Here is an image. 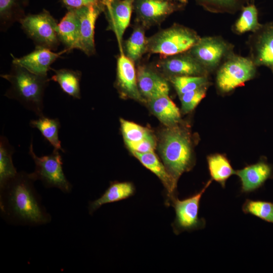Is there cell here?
Segmentation results:
<instances>
[{
    "mask_svg": "<svg viewBox=\"0 0 273 273\" xmlns=\"http://www.w3.org/2000/svg\"><path fill=\"white\" fill-rule=\"evenodd\" d=\"M31 173L21 171L0 187V210L3 219L10 224L37 226L52 219L41 202Z\"/></svg>",
    "mask_w": 273,
    "mask_h": 273,
    "instance_id": "6da1fadb",
    "label": "cell"
},
{
    "mask_svg": "<svg viewBox=\"0 0 273 273\" xmlns=\"http://www.w3.org/2000/svg\"><path fill=\"white\" fill-rule=\"evenodd\" d=\"M1 76L10 83L5 94L6 97L17 101L38 117L44 115V92L51 80L48 76L33 73L12 63L9 73L1 74Z\"/></svg>",
    "mask_w": 273,
    "mask_h": 273,
    "instance_id": "7a4b0ae2",
    "label": "cell"
},
{
    "mask_svg": "<svg viewBox=\"0 0 273 273\" xmlns=\"http://www.w3.org/2000/svg\"><path fill=\"white\" fill-rule=\"evenodd\" d=\"M159 149L166 169L177 183L181 174L193 165L189 136L176 126L169 127L162 134Z\"/></svg>",
    "mask_w": 273,
    "mask_h": 273,
    "instance_id": "3957f363",
    "label": "cell"
},
{
    "mask_svg": "<svg viewBox=\"0 0 273 273\" xmlns=\"http://www.w3.org/2000/svg\"><path fill=\"white\" fill-rule=\"evenodd\" d=\"M200 37L193 30L175 24L147 38V53L169 56L189 51Z\"/></svg>",
    "mask_w": 273,
    "mask_h": 273,
    "instance_id": "277c9868",
    "label": "cell"
},
{
    "mask_svg": "<svg viewBox=\"0 0 273 273\" xmlns=\"http://www.w3.org/2000/svg\"><path fill=\"white\" fill-rule=\"evenodd\" d=\"M29 154L35 164V170L31 174L35 180H40L47 188H56L65 194L71 192L72 185L64 173L59 150L54 149L50 154L38 157L34 152L32 139Z\"/></svg>",
    "mask_w": 273,
    "mask_h": 273,
    "instance_id": "5b68a950",
    "label": "cell"
},
{
    "mask_svg": "<svg viewBox=\"0 0 273 273\" xmlns=\"http://www.w3.org/2000/svg\"><path fill=\"white\" fill-rule=\"evenodd\" d=\"M19 23L35 47L57 50L60 43L57 32L58 23L48 10L43 9L38 13L26 15Z\"/></svg>",
    "mask_w": 273,
    "mask_h": 273,
    "instance_id": "8992f818",
    "label": "cell"
},
{
    "mask_svg": "<svg viewBox=\"0 0 273 273\" xmlns=\"http://www.w3.org/2000/svg\"><path fill=\"white\" fill-rule=\"evenodd\" d=\"M209 180L198 193L186 199L180 200L176 197L170 202L174 208L175 218L172 227L176 235L184 231H191L203 229L206 221L198 217L201 197L211 183Z\"/></svg>",
    "mask_w": 273,
    "mask_h": 273,
    "instance_id": "52a82bcc",
    "label": "cell"
},
{
    "mask_svg": "<svg viewBox=\"0 0 273 273\" xmlns=\"http://www.w3.org/2000/svg\"><path fill=\"white\" fill-rule=\"evenodd\" d=\"M256 66L252 59L238 56L228 58L219 68L216 83L222 92L242 86L255 76Z\"/></svg>",
    "mask_w": 273,
    "mask_h": 273,
    "instance_id": "ba28073f",
    "label": "cell"
},
{
    "mask_svg": "<svg viewBox=\"0 0 273 273\" xmlns=\"http://www.w3.org/2000/svg\"><path fill=\"white\" fill-rule=\"evenodd\" d=\"M184 5L170 0H134L133 11L136 23L146 29L160 25Z\"/></svg>",
    "mask_w": 273,
    "mask_h": 273,
    "instance_id": "9c48e42d",
    "label": "cell"
},
{
    "mask_svg": "<svg viewBox=\"0 0 273 273\" xmlns=\"http://www.w3.org/2000/svg\"><path fill=\"white\" fill-rule=\"evenodd\" d=\"M104 1L75 9L79 21L78 49L88 56L96 53L95 24L99 15L104 11Z\"/></svg>",
    "mask_w": 273,
    "mask_h": 273,
    "instance_id": "30bf717a",
    "label": "cell"
},
{
    "mask_svg": "<svg viewBox=\"0 0 273 273\" xmlns=\"http://www.w3.org/2000/svg\"><path fill=\"white\" fill-rule=\"evenodd\" d=\"M230 46L217 37L200 38L188 52L207 71L215 68L230 51Z\"/></svg>",
    "mask_w": 273,
    "mask_h": 273,
    "instance_id": "8fae6325",
    "label": "cell"
},
{
    "mask_svg": "<svg viewBox=\"0 0 273 273\" xmlns=\"http://www.w3.org/2000/svg\"><path fill=\"white\" fill-rule=\"evenodd\" d=\"M159 70L171 77L206 76L207 71L189 52L161 56L156 63Z\"/></svg>",
    "mask_w": 273,
    "mask_h": 273,
    "instance_id": "7c38bea8",
    "label": "cell"
},
{
    "mask_svg": "<svg viewBox=\"0 0 273 273\" xmlns=\"http://www.w3.org/2000/svg\"><path fill=\"white\" fill-rule=\"evenodd\" d=\"M134 0H104V13L108 22L107 30L115 35L121 49L124 32L128 26Z\"/></svg>",
    "mask_w": 273,
    "mask_h": 273,
    "instance_id": "4fadbf2b",
    "label": "cell"
},
{
    "mask_svg": "<svg viewBox=\"0 0 273 273\" xmlns=\"http://www.w3.org/2000/svg\"><path fill=\"white\" fill-rule=\"evenodd\" d=\"M116 86L120 94L133 99L143 101L137 81L134 63L122 52L117 59Z\"/></svg>",
    "mask_w": 273,
    "mask_h": 273,
    "instance_id": "5bb4252c",
    "label": "cell"
},
{
    "mask_svg": "<svg viewBox=\"0 0 273 273\" xmlns=\"http://www.w3.org/2000/svg\"><path fill=\"white\" fill-rule=\"evenodd\" d=\"M136 76L140 92L148 101L161 95H168V83L156 68L146 64L140 65L137 68Z\"/></svg>",
    "mask_w": 273,
    "mask_h": 273,
    "instance_id": "9a60e30c",
    "label": "cell"
},
{
    "mask_svg": "<svg viewBox=\"0 0 273 273\" xmlns=\"http://www.w3.org/2000/svg\"><path fill=\"white\" fill-rule=\"evenodd\" d=\"M69 52L66 49L55 53L50 49L35 47L30 53L21 58L12 55V63L19 65L29 71L40 75L48 76L51 65L63 54Z\"/></svg>",
    "mask_w": 273,
    "mask_h": 273,
    "instance_id": "2e32d148",
    "label": "cell"
},
{
    "mask_svg": "<svg viewBox=\"0 0 273 273\" xmlns=\"http://www.w3.org/2000/svg\"><path fill=\"white\" fill-rule=\"evenodd\" d=\"M253 44V58L256 66H264L273 73V22L256 31Z\"/></svg>",
    "mask_w": 273,
    "mask_h": 273,
    "instance_id": "e0dca14e",
    "label": "cell"
},
{
    "mask_svg": "<svg viewBox=\"0 0 273 273\" xmlns=\"http://www.w3.org/2000/svg\"><path fill=\"white\" fill-rule=\"evenodd\" d=\"M272 169L269 164L263 161L248 165L236 170L241 182V192L248 194L260 188L270 177Z\"/></svg>",
    "mask_w": 273,
    "mask_h": 273,
    "instance_id": "ac0fdd59",
    "label": "cell"
},
{
    "mask_svg": "<svg viewBox=\"0 0 273 273\" xmlns=\"http://www.w3.org/2000/svg\"><path fill=\"white\" fill-rule=\"evenodd\" d=\"M133 155L147 169L154 173L161 181L165 187L168 196V204L176 197L175 193L177 183L169 173L165 166L159 161L154 152L140 153L131 152Z\"/></svg>",
    "mask_w": 273,
    "mask_h": 273,
    "instance_id": "d6986e66",
    "label": "cell"
},
{
    "mask_svg": "<svg viewBox=\"0 0 273 273\" xmlns=\"http://www.w3.org/2000/svg\"><path fill=\"white\" fill-rule=\"evenodd\" d=\"M57 32L60 42L69 52L78 49L79 21L75 9L67 10L65 16L58 23Z\"/></svg>",
    "mask_w": 273,
    "mask_h": 273,
    "instance_id": "ffe728a7",
    "label": "cell"
},
{
    "mask_svg": "<svg viewBox=\"0 0 273 273\" xmlns=\"http://www.w3.org/2000/svg\"><path fill=\"white\" fill-rule=\"evenodd\" d=\"M135 189L129 182L111 183L104 193L98 199L89 202L88 210L92 214L102 205L127 199L134 193Z\"/></svg>",
    "mask_w": 273,
    "mask_h": 273,
    "instance_id": "44dd1931",
    "label": "cell"
},
{
    "mask_svg": "<svg viewBox=\"0 0 273 273\" xmlns=\"http://www.w3.org/2000/svg\"><path fill=\"white\" fill-rule=\"evenodd\" d=\"M148 101L153 113L164 124L173 127L179 122L180 112L168 95H161Z\"/></svg>",
    "mask_w": 273,
    "mask_h": 273,
    "instance_id": "7402d4cb",
    "label": "cell"
},
{
    "mask_svg": "<svg viewBox=\"0 0 273 273\" xmlns=\"http://www.w3.org/2000/svg\"><path fill=\"white\" fill-rule=\"evenodd\" d=\"M30 0H0V28L7 31L15 22L23 19L26 14L25 9Z\"/></svg>",
    "mask_w": 273,
    "mask_h": 273,
    "instance_id": "603a6c76",
    "label": "cell"
},
{
    "mask_svg": "<svg viewBox=\"0 0 273 273\" xmlns=\"http://www.w3.org/2000/svg\"><path fill=\"white\" fill-rule=\"evenodd\" d=\"M146 30L143 26L136 22L131 34L124 42L122 52L134 64L139 62L143 56L147 53Z\"/></svg>",
    "mask_w": 273,
    "mask_h": 273,
    "instance_id": "cb8c5ba5",
    "label": "cell"
},
{
    "mask_svg": "<svg viewBox=\"0 0 273 273\" xmlns=\"http://www.w3.org/2000/svg\"><path fill=\"white\" fill-rule=\"evenodd\" d=\"M54 74L50 79L57 82L63 92L75 99L81 98L80 81L81 72L79 70L62 68L52 69Z\"/></svg>",
    "mask_w": 273,
    "mask_h": 273,
    "instance_id": "d4e9b609",
    "label": "cell"
},
{
    "mask_svg": "<svg viewBox=\"0 0 273 273\" xmlns=\"http://www.w3.org/2000/svg\"><path fill=\"white\" fill-rule=\"evenodd\" d=\"M29 125L32 128L37 129L54 149L65 152L59 139L61 124L58 118H50L43 115L37 119L31 120Z\"/></svg>",
    "mask_w": 273,
    "mask_h": 273,
    "instance_id": "484cf974",
    "label": "cell"
},
{
    "mask_svg": "<svg viewBox=\"0 0 273 273\" xmlns=\"http://www.w3.org/2000/svg\"><path fill=\"white\" fill-rule=\"evenodd\" d=\"M14 149L4 135L0 138V187L16 176L18 172L13 162Z\"/></svg>",
    "mask_w": 273,
    "mask_h": 273,
    "instance_id": "4316f807",
    "label": "cell"
},
{
    "mask_svg": "<svg viewBox=\"0 0 273 273\" xmlns=\"http://www.w3.org/2000/svg\"><path fill=\"white\" fill-rule=\"evenodd\" d=\"M208 167L212 179L225 187L228 179L235 174L229 160L224 155L220 154L211 155L207 157Z\"/></svg>",
    "mask_w": 273,
    "mask_h": 273,
    "instance_id": "83f0119b",
    "label": "cell"
},
{
    "mask_svg": "<svg viewBox=\"0 0 273 273\" xmlns=\"http://www.w3.org/2000/svg\"><path fill=\"white\" fill-rule=\"evenodd\" d=\"M258 10L250 4L242 9V12L235 24V30L239 33L248 31L256 32L262 26L258 22Z\"/></svg>",
    "mask_w": 273,
    "mask_h": 273,
    "instance_id": "f1b7e54d",
    "label": "cell"
},
{
    "mask_svg": "<svg viewBox=\"0 0 273 273\" xmlns=\"http://www.w3.org/2000/svg\"><path fill=\"white\" fill-rule=\"evenodd\" d=\"M206 10L212 12H235L250 4L252 0H195ZM252 4V3H251Z\"/></svg>",
    "mask_w": 273,
    "mask_h": 273,
    "instance_id": "f546056e",
    "label": "cell"
},
{
    "mask_svg": "<svg viewBox=\"0 0 273 273\" xmlns=\"http://www.w3.org/2000/svg\"><path fill=\"white\" fill-rule=\"evenodd\" d=\"M242 211L246 214L255 216L273 223V203L261 200L246 199L242 205Z\"/></svg>",
    "mask_w": 273,
    "mask_h": 273,
    "instance_id": "4dcf8cb0",
    "label": "cell"
},
{
    "mask_svg": "<svg viewBox=\"0 0 273 273\" xmlns=\"http://www.w3.org/2000/svg\"><path fill=\"white\" fill-rule=\"evenodd\" d=\"M179 96L192 90L207 86L206 76H178L169 77Z\"/></svg>",
    "mask_w": 273,
    "mask_h": 273,
    "instance_id": "1f68e13d",
    "label": "cell"
},
{
    "mask_svg": "<svg viewBox=\"0 0 273 273\" xmlns=\"http://www.w3.org/2000/svg\"><path fill=\"white\" fill-rule=\"evenodd\" d=\"M120 123L125 142H137L151 134L148 129L132 122L120 119Z\"/></svg>",
    "mask_w": 273,
    "mask_h": 273,
    "instance_id": "d6a6232c",
    "label": "cell"
},
{
    "mask_svg": "<svg viewBox=\"0 0 273 273\" xmlns=\"http://www.w3.org/2000/svg\"><path fill=\"white\" fill-rule=\"evenodd\" d=\"M207 86L187 92L179 96L181 109L184 113L194 110L205 97Z\"/></svg>",
    "mask_w": 273,
    "mask_h": 273,
    "instance_id": "836d02e7",
    "label": "cell"
},
{
    "mask_svg": "<svg viewBox=\"0 0 273 273\" xmlns=\"http://www.w3.org/2000/svg\"><path fill=\"white\" fill-rule=\"evenodd\" d=\"M131 152L145 153L154 152L156 142L152 134L137 142H125Z\"/></svg>",
    "mask_w": 273,
    "mask_h": 273,
    "instance_id": "e575fe53",
    "label": "cell"
},
{
    "mask_svg": "<svg viewBox=\"0 0 273 273\" xmlns=\"http://www.w3.org/2000/svg\"><path fill=\"white\" fill-rule=\"evenodd\" d=\"M104 0H60L62 5L67 10L76 9L94 4Z\"/></svg>",
    "mask_w": 273,
    "mask_h": 273,
    "instance_id": "d590c367",
    "label": "cell"
},
{
    "mask_svg": "<svg viewBox=\"0 0 273 273\" xmlns=\"http://www.w3.org/2000/svg\"><path fill=\"white\" fill-rule=\"evenodd\" d=\"M170 1L177 2L184 5H185L188 2V0H170Z\"/></svg>",
    "mask_w": 273,
    "mask_h": 273,
    "instance_id": "8d00e7d4",
    "label": "cell"
}]
</instances>
